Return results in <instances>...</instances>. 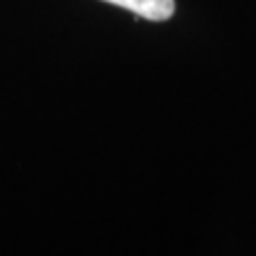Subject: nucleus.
Instances as JSON below:
<instances>
[{
  "mask_svg": "<svg viewBox=\"0 0 256 256\" xmlns=\"http://www.w3.org/2000/svg\"><path fill=\"white\" fill-rule=\"evenodd\" d=\"M105 2L122 6L152 22H164L175 13V0H105Z\"/></svg>",
  "mask_w": 256,
  "mask_h": 256,
  "instance_id": "nucleus-1",
  "label": "nucleus"
}]
</instances>
